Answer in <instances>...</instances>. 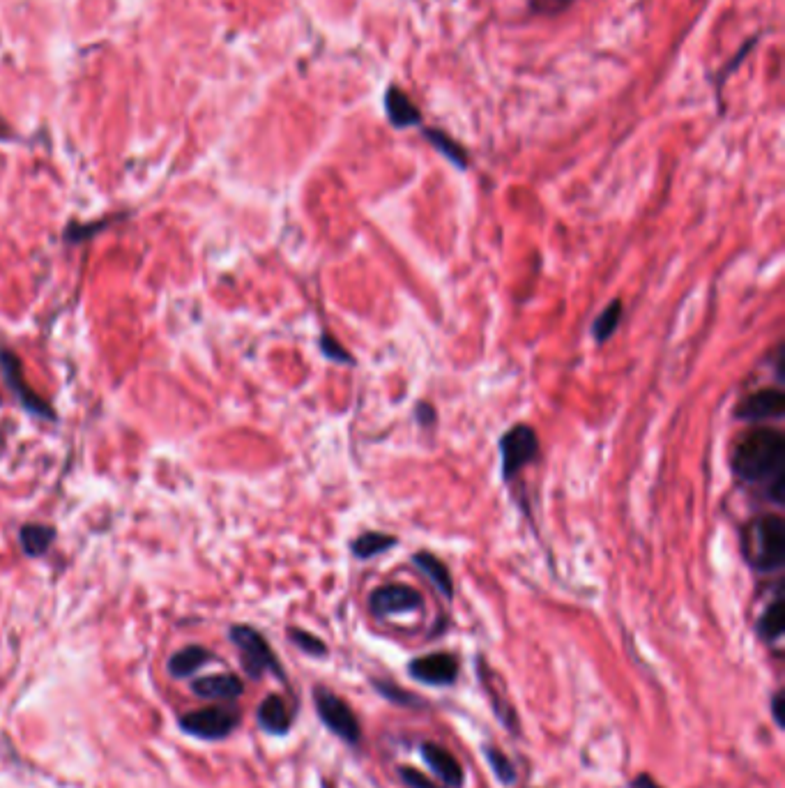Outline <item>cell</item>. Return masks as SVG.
<instances>
[{"mask_svg":"<svg viewBox=\"0 0 785 788\" xmlns=\"http://www.w3.org/2000/svg\"><path fill=\"white\" fill-rule=\"evenodd\" d=\"M785 441L781 431L760 427L737 443L733 454V471L746 482H760L781 471Z\"/></svg>","mask_w":785,"mask_h":788,"instance_id":"cell-1","label":"cell"},{"mask_svg":"<svg viewBox=\"0 0 785 788\" xmlns=\"http://www.w3.org/2000/svg\"><path fill=\"white\" fill-rule=\"evenodd\" d=\"M785 556V526L776 514H767L753 521L746 535V558L760 572L779 570Z\"/></svg>","mask_w":785,"mask_h":788,"instance_id":"cell-2","label":"cell"},{"mask_svg":"<svg viewBox=\"0 0 785 788\" xmlns=\"http://www.w3.org/2000/svg\"><path fill=\"white\" fill-rule=\"evenodd\" d=\"M231 641L238 648L242 669H245L251 680H261L265 673H274V676L286 680V673L281 669L277 655L270 648V643L265 636L254 630L249 625H235L231 627Z\"/></svg>","mask_w":785,"mask_h":788,"instance_id":"cell-3","label":"cell"},{"mask_svg":"<svg viewBox=\"0 0 785 788\" xmlns=\"http://www.w3.org/2000/svg\"><path fill=\"white\" fill-rule=\"evenodd\" d=\"M314 706L318 712V719L334 733V736L344 740L350 747L360 745L362 724L346 699H341V696L337 692H332V689L318 685L314 687Z\"/></svg>","mask_w":785,"mask_h":788,"instance_id":"cell-4","label":"cell"},{"mask_svg":"<svg viewBox=\"0 0 785 788\" xmlns=\"http://www.w3.org/2000/svg\"><path fill=\"white\" fill-rule=\"evenodd\" d=\"M240 712L233 706H212L182 715L180 726L203 740H224L238 729Z\"/></svg>","mask_w":785,"mask_h":788,"instance_id":"cell-5","label":"cell"},{"mask_svg":"<svg viewBox=\"0 0 785 788\" xmlns=\"http://www.w3.org/2000/svg\"><path fill=\"white\" fill-rule=\"evenodd\" d=\"M539 452V438L535 429L528 424H516L514 429H509L500 441V457H502V475L505 480L521 471L525 464H530Z\"/></svg>","mask_w":785,"mask_h":788,"instance_id":"cell-6","label":"cell"},{"mask_svg":"<svg viewBox=\"0 0 785 788\" xmlns=\"http://www.w3.org/2000/svg\"><path fill=\"white\" fill-rule=\"evenodd\" d=\"M459 657L454 653H431L408 662V676L429 687H452L459 680Z\"/></svg>","mask_w":785,"mask_h":788,"instance_id":"cell-7","label":"cell"},{"mask_svg":"<svg viewBox=\"0 0 785 788\" xmlns=\"http://www.w3.org/2000/svg\"><path fill=\"white\" fill-rule=\"evenodd\" d=\"M422 595L417 593L413 586L406 583H390V586H380L369 597V609L376 618H390L401 616V613H410L422 609Z\"/></svg>","mask_w":785,"mask_h":788,"instance_id":"cell-8","label":"cell"},{"mask_svg":"<svg viewBox=\"0 0 785 788\" xmlns=\"http://www.w3.org/2000/svg\"><path fill=\"white\" fill-rule=\"evenodd\" d=\"M0 369H3L7 388H10L14 394H17L19 401H21V406H24L28 413L37 415V418L53 420L51 406L44 404V401L37 397L33 390L28 388V383H26V378H24V371H21L19 358L12 351H7V348H0Z\"/></svg>","mask_w":785,"mask_h":788,"instance_id":"cell-9","label":"cell"},{"mask_svg":"<svg viewBox=\"0 0 785 788\" xmlns=\"http://www.w3.org/2000/svg\"><path fill=\"white\" fill-rule=\"evenodd\" d=\"M419 754H422L424 763L429 765V770L440 779V784L445 788H463L466 786V770H463L461 761L449 752L447 747L438 745V742L424 740L419 742Z\"/></svg>","mask_w":785,"mask_h":788,"instance_id":"cell-10","label":"cell"},{"mask_svg":"<svg viewBox=\"0 0 785 788\" xmlns=\"http://www.w3.org/2000/svg\"><path fill=\"white\" fill-rule=\"evenodd\" d=\"M785 411V397L781 390H758L751 397H746L742 404L737 408V418L739 420H772L781 418Z\"/></svg>","mask_w":785,"mask_h":788,"instance_id":"cell-11","label":"cell"},{"mask_svg":"<svg viewBox=\"0 0 785 788\" xmlns=\"http://www.w3.org/2000/svg\"><path fill=\"white\" fill-rule=\"evenodd\" d=\"M258 724L270 736H286L293 726V712L284 701V696L270 694L265 696L261 706H258Z\"/></svg>","mask_w":785,"mask_h":788,"instance_id":"cell-12","label":"cell"},{"mask_svg":"<svg viewBox=\"0 0 785 788\" xmlns=\"http://www.w3.org/2000/svg\"><path fill=\"white\" fill-rule=\"evenodd\" d=\"M192 689L194 694L201 696V699L233 703L238 696H242V692H245V685H242V680L238 676H233V673H217V676H205L194 680Z\"/></svg>","mask_w":785,"mask_h":788,"instance_id":"cell-13","label":"cell"},{"mask_svg":"<svg viewBox=\"0 0 785 788\" xmlns=\"http://www.w3.org/2000/svg\"><path fill=\"white\" fill-rule=\"evenodd\" d=\"M413 563L426 574V577H429V581L440 590L442 595L447 597V600H452V597H454V583H452V577H449L447 565L442 563L440 558L422 551V553H415Z\"/></svg>","mask_w":785,"mask_h":788,"instance_id":"cell-14","label":"cell"},{"mask_svg":"<svg viewBox=\"0 0 785 788\" xmlns=\"http://www.w3.org/2000/svg\"><path fill=\"white\" fill-rule=\"evenodd\" d=\"M212 659V653L203 646H187L169 659V671L173 678H187L196 673Z\"/></svg>","mask_w":785,"mask_h":788,"instance_id":"cell-15","label":"cell"},{"mask_svg":"<svg viewBox=\"0 0 785 788\" xmlns=\"http://www.w3.org/2000/svg\"><path fill=\"white\" fill-rule=\"evenodd\" d=\"M479 680H482V687H484L486 696H489L491 710H493V715L498 717V722L505 726L507 731H512L514 736H521V724H518V715H516V710L512 708V703L502 699V694L493 687L491 680L486 678L482 671H479Z\"/></svg>","mask_w":785,"mask_h":788,"instance_id":"cell-16","label":"cell"},{"mask_svg":"<svg viewBox=\"0 0 785 788\" xmlns=\"http://www.w3.org/2000/svg\"><path fill=\"white\" fill-rule=\"evenodd\" d=\"M53 537H56V530L44 524H28L21 528L19 540L21 549H24L26 556H44L51 549Z\"/></svg>","mask_w":785,"mask_h":788,"instance_id":"cell-17","label":"cell"},{"mask_svg":"<svg viewBox=\"0 0 785 788\" xmlns=\"http://www.w3.org/2000/svg\"><path fill=\"white\" fill-rule=\"evenodd\" d=\"M385 106H387V116H390L396 127H410L419 123V111L399 88H390V93L385 97Z\"/></svg>","mask_w":785,"mask_h":788,"instance_id":"cell-18","label":"cell"},{"mask_svg":"<svg viewBox=\"0 0 785 788\" xmlns=\"http://www.w3.org/2000/svg\"><path fill=\"white\" fill-rule=\"evenodd\" d=\"M371 687L376 689V692H378L380 696H383L385 701L394 703V706L413 708V710H417V708H426V701L422 699V696L415 694V692H408V689H403V687H399V685H394V683H390V680H378V678H373V680H371Z\"/></svg>","mask_w":785,"mask_h":788,"instance_id":"cell-19","label":"cell"},{"mask_svg":"<svg viewBox=\"0 0 785 788\" xmlns=\"http://www.w3.org/2000/svg\"><path fill=\"white\" fill-rule=\"evenodd\" d=\"M484 756H486V763L491 765V772L495 775V779L502 786H514L516 784V765L512 763V759L502 752L498 745H484Z\"/></svg>","mask_w":785,"mask_h":788,"instance_id":"cell-20","label":"cell"},{"mask_svg":"<svg viewBox=\"0 0 785 788\" xmlns=\"http://www.w3.org/2000/svg\"><path fill=\"white\" fill-rule=\"evenodd\" d=\"M394 544H396L394 535L364 533V535L355 537V540H353V553H355V558L369 560L373 556H378V553H385L387 549H392Z\"/></svg>","mask_w":785,"mask_h":788,"instance_id":"cell-21","label":"cell"},{"mask_svg":"<svg viewBox=\"0 0 785 788\" xmlns=\"http://www.w3.org/2000/svg\"><path fill=\"white\" fill-rule=\"evenodd\" d=\"M758 636L765 643H774L781 639L783 634V602L776 600L774 604H769L765 613H762L758 625H756Z\"/></svg>","mask_w":785,"mask_h":788,"instance_id":"cell-22","label":"cell"},{"mask_svg":"<svg viewBox=\"0 0 785 788\" xmlns=\"http://www.w3.org/2000/svg\"><path fill=\"white\" fill-rule=\"evenodd\" d=\"M620 321H622V302L620 300H613L611 305H608L604 312L597 316V321L592 325V335L597 342H606V339L613 337V332L620 328Z\"/></svg>","mask_w":785,"mask_h":788,"instance_id":"cell-23","label":"cell"},{"mask_svg":"<svg viewBox=\"0 0 785 788\" xmlns=\"http://www.w3.org/2000/svg\"><path fill=\"white\" fill-rule=\"evenodd\" d=\"M288 639H291L295 646L300 648L302 653H307L309 657H325L327 655L325 641L318 639L316 634L297 630V627H291V630H288Z\"/></svg>","mask_w":785,"mask_h":788,"instance_id":"cell-24","label":"cell"},{"mask_svg":"<svg viewBox=\"0 0 785 788\" xmlns=\"http://www.w3.org/2000/svg\"><path fill=\"white\" fill-rule=\"evenodd\" d=\"M426 136H429V141L433 143V146H436L447 159H452L456 166H461V169L466 166V153H463L459 143L452 141L449 136L440 134V132H426Z\"/></svg>","mask_w":785,"mask_h":788,"instance_id":"cell-25","label":"cell"},{"mask_svg":"<svg viewBox=\"0 0 785 788\" xmlns=\"http://www.w3.org/2000/svg\"><path fill=\"white\" fill-rule=\"evenodd\" d=\"M396 772H399V779L408 788H445L442 784H438L436 779H431L429 775H424L422 770L413 768V765H399V768H396Z\"/></svg>","mask_w":785,"mask_h":788,"instance_id":"cell-26","label":"cell"},{"mask_svg":"<svg viewBox=\"0 0 785 788\" xmlns=\"http://www.w3.org/2000/svg\"><path fill=\"white\" fill-rule=\"evenodd\" d=\"M323 351H325V358H330V360L353 362V360H350V355L337 342H334L332 337H323Z\"/></svg>","mask_w":785,"mask_h":788,"instance_id":"cell-27","label":"cell"},{"mask_svg":"<svg viewBox=\"0 0 785 788\" xmlns=\"http://www.w3.org/2000/svg\"><path fill=\"white\" fill-rule=\"evenodd\" d=\"M783 701H785L783 692H781V689H776V692L772 694V701H769V710H772V719H774V724L779 726V729H783V712H781V703Z\"/></svg>","mask_w":785,"mask_h":788,"instance_id":"cell-28","label":"cell"},{"mask_svg":"<svg viewBox=\"0 0 785 788\" xmlns=\"http://www.w3.org/2000/svg\"><path fill=\"white\" fill-rule=\"evenodd\" d=\"M629 788H663V786L654 782V779L647 775V772H643V775H636L634 779H631Z\"/></svg>","mask_w":785,"mask_h":788,"instance_id":"cell-29","label":"cell"},{"mask_svg":"<svg viewBox=\"0 0 785 788\" xmlns=\"http://www.w3.org/2000/svg\"><path fill=\"white\" fill-rule=\"evenodd\" d=\"M417 420L424 424V427H429V424L436 422V413H433V408L429 404H419L417 406Z\"/></svg>","mask_w":785,"mask_h":788,"instance_id":"cell-30","label":"cell"}]
</instances>
